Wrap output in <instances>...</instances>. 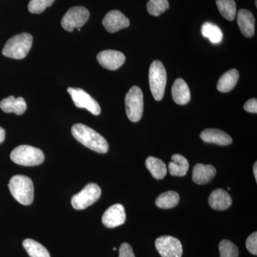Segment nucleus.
Returning <instances> with one entry per match:
<instances>
[{"mask_svg": "<svg viewBox=\"0 0 257 257\" xmlns=\"http://www.w3.org/2000/svg\"><path fill=\"white\" fill-rule=\"evenodd\" d=\"M155 246L162 257H182V243L172 236H162L157 239Z\"/></svg>", "mask_w": 257, "mask_h": 257, "instance_id": "obj_10", "label": "nucleus"}, {"mask_svg": "<svg viewBox=\"0 0 257 257\" xmlns=\"http://www.w3.org/2000/svg\"><path fill=\"white\" fill-rule=\"evenodd\" d=\"M10 157L15 163L26 167L41 165L45 160L43 152L30 145H20L16 147L11 152Z\"/></svg>", "mask_w": 257, "mask_h": 257, "instance_id": "obj_4", "label": "nucleus"}, {"mask_svg": "<svg viewBox=\"0 0 257 257\" xmlns=\"http://www.w3.org/2000/svg\"><path fill=\"white\" fill-rule=\"evenodd\" d=\"M13 197L23 205H30L34 200V185L30 177L16 175L12 177L8 184Z\"/></svg>", "mask_w": 257, "mask_h": 257, "instance_id": "obj_2", "label": "nucleus"}, {"mask_svg": "<svg viewBox=\"0 0 257 257\" xmlns=\"http://www.w3.org/2000/svg\"><path fill=\"white\" fill-rule=\"evenodd\" d=\"M72 134L74 138L93 151L98 153H106L109 145L105 139L93 128L82 124H76L72 127Z\"/></svg>", "mask_w": 257, "mask_h": 257, "instance_id": "obj_1", "label": "nucleus"}, {"mask_svg": "<svg viewBox=\"0 0 257 257\" xmlns=\"http://www.w3.org/2000/svg\"><path fill=\"white\" fill-rule=\"evenodd\" d=\"M216 172V169L212 165L197 164L193 169V182L199 185L209 183L215 177Z\"/></svg>", "mask_w": 257, "mask_h": 257, "instance_id": "obj_15", "label": "nucleus"}, {"mask_svg": "<svg viewBox=\"0 0 257 257\" xmlns=\"http://www.w3.org/2000/svg\"><path fill=\"white\" fill-rule=\"evenodd\" d=\"M179 202L178 193L175 191H168L160 194L156 199V205L161 209H172L175 207Z\"/></svg>", "mask_w": 257, "mask_h": 257, "instance_id": "obj_23", "label": "nucleus"}, {"mask_svg": "<svg viewBox=\"0 0 257 257\" xmlns=\"http://www.w3.org/2000/svg\"><path fill=\"white\" fill-rule=\"evenodd\" d=\"M145 165L147 170L155 178L162 179L165 178L167 174V168L163 161L157 159L156 157H149L147 159Z\"/></svg>", "mask_w": 257, "mask_h": 257, "instance_id": "obj_22", "label": "nucleus"}, {"mask_svg": "<svg viewBox=\"0 0 257 257\" xmlns=\"http://www.w3.org/2000/svg\"><path fill=\"white\" fill-rule=\"evenodd\" d=\"M100 187L96 184H87L84 189L72 198V207L77 210H83L92 205L101 197Z\"/></svg>", "mask_w": 257, "mask_h": 257, "instance_id": "obj_7", "label": "nucleus"}, {"mask_svg": "<svg viewBox=\"0 0 257 257\" xmlns=\"http://www.w3.org/2000/svg\"><path fill=\"white\" fill-rule=\"evenodd\" d=\"M255 4H256V8H257V1H255Z\"/></svg>", "mask_w": 257, "mask_h": 257, "instance_id": "obj_36", "label": "nucleus"}, {"mask_svg": "<svg viewBox=\"0 0 257 257\" xmlns=\"http://www.w3.org/2000/svg\"><path fill=\"white\" fill-rule=\"evenodd\" d=\"M125 106L127 117L133 122H138L143 116L144 96L142 89L134 86L125 97Z\"/></svg>", "mask_w": 257, "mask_h": 257, "instance_id": "obj_6", "label": "nucleus"}, {"mask_svg": "<svg viewBox=\"0 0 257 257\" xmlns=\"http://www.w3.org/2000/svg\"><path fill=\"white\" fill-rule=\"evenodd\" d=\"M246 248L250 253L257 255V233H252L248 236L246 241Z\"/></svg>", "mask_w": 257, "mask_h": 257, "instance_id": "obj_30", "label": "nucleus"}, {"mask_svg": "<svg viewBox=\"0 0 257 257\" xmlns=\"http://www.w3.org/2000/svg\"><path fill=\"white\" fill-rule=\"evenodd\" d=\"M253 175H254L255 179H256V181L257 182V163H256V162H255L254 165H253Z\"/></svg>", "mask_w": 257, "mask_h": 257, "instance_id": "obj_34", "label": "nucleus"}, {"mask_svg": "<svg viewBox=\"0 0 257 257\" xmlns=\"http://www.w3.org/2000/svg\"><path fill=\"white\" fill-rule=\"evenodd\" d=\"M237 23L243 36L251 37L254 35L255 19L251 12L240 10L237 14Z\"/></svg>", "mask_w": 257, "mask_h": 257, "instance_id": "obj_16", "label": "nucleus"}, {"mask_svg": "<svg viewBox=\"0 0 257 257\" xmlns=\"http://www.w3.org/2000/svg\"><path fill=\"white\" fill-rule=\"evenodd\" d=\"M203 141L207 143L216 144L221 146H226L232 143L233 140L228 134L216 130V128H207L200 135Z\"/></svg>", "mask_w": 257, "mask_h": 257, "instance_id": "obj_14", "label": "nucleus"}, {"mask_svg": "<svg viewBox=\"0 0 257 257\" xmlns=\"http://www.w3.org/2000/svg\"><path fill=\"white\" fill-rule=\"evenodd\" d=\"M67 92L70 94L74 104L78 108L87 109L94 115H99L101 113V108L97 102L89 94L80 88L69 87Z\"/></svg>", "mask_w": 257, "mask_h": 257, "instance_id": "obj_9", "label": "nucleus"}, {"mask_svg": "<svg viewBox=\"0 0 257 257\" xmlns=\"http://www.w3.org/2000/svg\"><path fill=\"white\" fill-rule=\"evenodd\" d=\"M102 25L106 31L114 33L121 29L128 28L130 22L119 10H111L103 19Z\"/></svg>", "mask_w": 257, "mask_h": 257, "instance_id": "obj_12", "label": "nucleus"}, {"mask_svg": "<svg viewBox=\"0 0 257 257\" xmlns=\"http://www.w3.org/2000/svg\"><path fill=\"white\" fill-rule=\"evenodd\" d=\"M245 111L250 113H257V100L256 99H251L245 103L243 106Z\"/></svg>", "mask_w": 257, "mask_h": 257, "instance_id": "obj_32", "label": "nucleus"}, {"mask_svg": "<svg viewBox=\"0 0 257 257\" xmlns=\"http://www.w3.org/2000/svg\"><path fill=\"white\" fill-rule=\"evenodd\" d=\"M202 33L203 36L207 37L214 44H218L223 39V33L221 29L211 23H205L202 25Z\"/></svg>", "mask_w": 257, "mask_h": 257, "instance_id": "obj_26", "label": "nucleus"}, {"mask_svg": "<svg viewBox=\"0 0 257 257\" xmlns=\"http://www.w3.org/2000/svg\"><path fill=\"white\" fill-rule=\"evenodd\" d=\"M220 257H239V249L234 243L228 239H224L219 243Z\"/></svg>", "mask_w": 257, "mask_h": 257, "instance_id": "obj_28", "label": "nucleus"}, {"mask_svg": "<svg viewBox=\"0 0 257 257\" xmlns=\"http://www.w3.org/2000/svg\"><path fill=\"white\" fill-rule=\"evenodd\" d=\"M209 205L216 210L223 211L229 209L232 204V199L229 193L222 189L212 192L209 198Z\"/></svg>", "mask_w": 257, "mask_h": 257, "instance_id": "obj_17", "label": "nucleus"}, {"mask_svg": "<svg viewBox=\"0 0 257 257\" xmlns=\"http://www.w3.org/2000/svg\"><path fill=\"white\" fill-rule=\"evenodd\" d=\"M102 223L107 228L116 227L122 225L126 220L125 209L121 204H116L108 208L102 216Z\"/></svg>", "mask_w": 257, "mask_h": 257, "instance_id": "obj_13", "label": "nucleus"}, {"mask_svg": "<svg viewBox=\"0 0 257 257\" xmlns=\"http://www.w3.org/2000/svg\"><path fill=\"white\" fill-rule=\"evenodd\" d=\"M216 6L221 15L228 21H233L236 14V5L234 0H216Z\"/></svg>", "mask_w": 257, "mask_h": 257, "instance_id": "obj_25", "label": "nucleus"}, {"mask_svg": "<svg viewBox=\"0 0 257 257\" xmlns=\"http://www.w3.org/2000/svg\"><path fill=\"white\" fill-rule=\"evenodd\" d=\"M189 168L188 161L181 155H174L169 164V172L175 177H184L187 175Z\"/></svg>", "mask_w": 257, "mask_h": 257, "instance_id": "obj_21", "label": "nucleus"}, {"mask_svg": "<svg viewBox=\"0 0 257 257\" xmlns=\"http://www.w3.org/2000/svg\"><path fill=\"white\" fill-rule=\"evenodd\" d=\"M55 0H30L28 10L32 14H40L46 8L52 6Z\"/></svg>", "mask_w": 257, "mask_h": 257, "instance_id": "obj_29", "label": "nucleus"}, {"mask_svg": "<svg viewBox=\"0 0 257 257\" xmlns=\"http://www.w3.org/2000/svg\"><path fill=\"white\" fill-rule=\"evenodd\" d=\"M96 59L101 67L111 71L119 69L126 60L124 54L112 50L101 51L96 56Z\"/></svg>", "mask_w": 257, "mask_h": 257, "instance_id": "obj_11", "label": "nucleus"}, {"mask_svg": "<svg viewBox=\"0 0 257 257\" xmlns=\"http://www.w3.org/2000/svg\"><path fill=\"white\" fill-rule=\"evenodd\" d=\"M149 80L150 89L155 100H162L167 84V72L165 66L160 61L155 60L152 62L149 73Z\"/></svg>", "mask_w": 257, "mask_h": 257, "instance_id": "obj_5", "label": "nucleus"}, {"mask_svg": "<svg viewBox=\"0 0 257 257\" xmlns=\"http://www.w3.org/2000/svg\"><path fill=\"white\" fill-rule=\"evenodd\" d=\"M23 246L30 257H50V253L47 248L35 240H24Z\"/></svg>", "mask_w": 257, "mask_h": 257, "instance_id": "obj_24", "label": "nucleus"}, {"mask_svg": "<svg viewBox=\"0 0 257 257\" xmlns=\"http://www.w3.org/2000/svg\"><path fill=\"white\" fill-rule=\"evenodd\" d=\"M0 108L6 113L14 112L17 115H21L26 111L27 104L23 97L10 96L0 101Z\"/></svg>", "mask_w": 257, "mask_h": 257, "instance_id": "obj_19", "label": "nucleus"}, {"mask_svg": "<svg viewBox=\"0 0 257 257\" xmlns=\"http://www.w3.org/2000/svg\"><path fill=\"white\" fill-rule=\"evenodd\" d=\"M113 250H114V251H116V247L113 248Z\"/></svg>", "mask_w": 257, "mask_h": 257, "instance_id": "obj_35", "label": "nucleus"}, {"mask_svg": "<svg viewBox=\"0 0 257 257\" xmlns=\"http://www.w3.org/2000/svg\"><path fill=\"white\" fill-rule=\"evenodd\" d=\"M170 8L168 0H150L147 3L148 13L152 16L158 17Z\"/></svg>", "mask_w": 257, "mask_h": 257, "instance_id": "obj_27", "label": "nucleus"}, {"mask_svg": "<svg viewBox=\"0 0 257 257\" xmlns=\"http://www.w3.org/2000/svg\"><path fill=\"white\" fill-rule=\"evenodd\" d=\"M119 257H135L133 247L128 243H123L119 247Z\"/></svg>", "mask_w": 257, "mask_h": 257, "instance_id": "obj_31", "label": "nucleus"}, {"mask_svg": "<svg viewBox=\"0 0 257 257\" xmlns=\"http://www.w3.org/2000/svg\"><path fill=\"white\" fill-rule=\"evenodd\" d=\"M5 131L4 128L0 126V144L3 143L5 141Z\"/></svg>", "mask_w": 257, "mask_h": 257, "instance_id": "obj_33", "label": "nucleus"}, {"mask_svg": "<svg viewBox=\"0 0 257 257\" xmlns=\"http://www.w3.org/2000/svg\"><path fill=\"white\" fill-rule=\"evenodd\" d=\"M172 94L173 100L177 104L184 105L190 101V90L183 79H177L174 83L172 89Z\"/></svg>", "mask_w": 257, "mask_h": 257, "instance_id": "obj_18", "label": "nucleus"}, {"mask_svg": "<svg viewBox=\"0 0 257 257\" xmlns=\"http://www.w3.org/2000/svg\"><path fill=\"white\" fill-rule=\"evenodd\" d=\"M239 74L236 69H232L225 72L217 83V89L221 92L232 90L239 80Z\"/></svg>", "mask_w": 257, "mask_h": 257, "instance_id": "obj_20", "label": "nucleus"}, {"mask_svg": "<svg viewBox=\"0 0 257 257\" xmlns=\"http://www.w3.org/2000/svg\"><path fill=\"white\" fill-rule=\"evenodd\" d=\"M33 37L29 33H21L11 37L5 44L3 55L10 58L22 60L32 48Z\"/></svg>", "mask_w": 257, "mask_h": 257, "instance_id": "obj_3", "label": "nucleus"}, {"mask_svg": "<svg viewBox=\"0 0 257 257\" xmlns=\"http://www.w3.org/2000/svg\"><path fill=\"white\" fill-rule=\"evenodd\" d=\"M89 18V12L84 7H73L70 8L62 19V28L67 32H72L74 29L82 28Z\"/></svg>", "mask_w": 257, "mask_h": 257, "instance_id": "obj_8", "label": "nucleus"}]
</instances>
